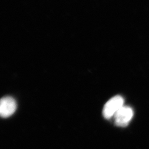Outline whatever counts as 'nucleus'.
<instances>
[{"label": "nucleus", "instance_id": "nucleus-1", "mask_svg": "<svg viewBox=\"0 0 149 149\" xmlns=\"http://www.w3.org/2000/svg\"><path fill=\"white\" fill-rule=\"evenodd\" d=\"M124 106V99L120 96H116L112 97L105 104L102 114L107 119H111L117 113V112Z\"/></svg>", "mask_w": 149, "mask_h": 149}, {"label": "nucleus", "instance_id": "nucleus-2", "mask_svg": "<svg viewBox=\"0 0 149 149\" xmlns=\"http://www.w3.org/2000/svg\"><path fill=\"white\" fill-rule=\"evenodd\" d=\"M134 116L132 109L129 106H123L114 115L116 125L119 127H126L132 120Z\"/></svg>", "mask_w": 149, "mask_h": 149}, {"label": "nucleus", "instance_id": "nucleus-3", "mask_svg": "<svg viewBox=\"0 0 149 149\" xmlns=\"http://www.w3.org/2000/svg\"><path fill=\"white\" fill-rule=\"evenodd\" d=\"M17 108L16 102L13 97L6 96L0 100V116L6 118L15 113Z\"/></svg>", "mask_w": 149, "mask_h": 149}]
</instances>
